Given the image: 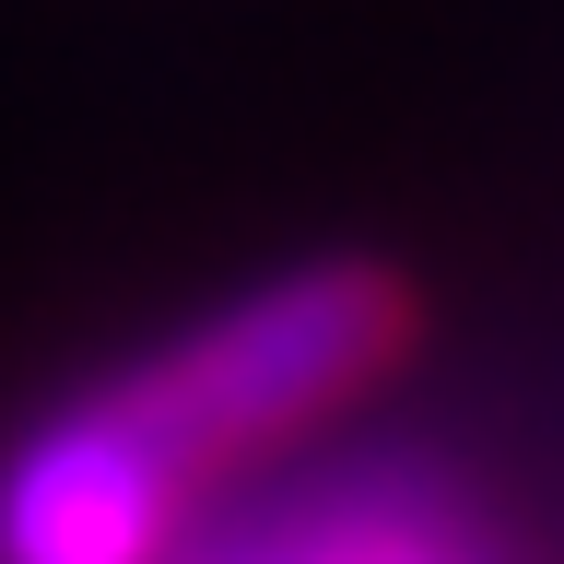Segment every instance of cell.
<instances>
[{"label":"cell","instance_id":"6da1fadb","mask_svg":"<svg viewBox=\"0 0 564 564\" xmlns=\"http://www.w3.org/2000/svg\"><path fill=\"white\" fill-rule=\"evenodd\" d=\"M423 341V282L377 247H306L282 271L212 294L176 317L165 341L106 365V388L165 435L188 470H247V458L294 447L306 423L352 412L377 377H400Z\"/></svg>","mask_w":564,"mask_h":564},{"label":"cell","instance_id":"7a4b0ae2","mask_svg":"<svg viewBox=\"0 0 564 564\" xmlns=\"http://www.w3.org/2000/svg\"><path fill=\"white\" fill-rule=\"evenodd\" d=\"M188 506L200 470L106 377L0 435V564H176Z\"/></svg>","mask_w":564,"mask_h":564},{"label":"cell","instance_id":"3957f363","mask_svg":"<svg viewBox=\"0 0 564 564\" xmlns=\"http://www.w3.org/2000/svg\"><path fill=\"white\" fill-rule=\"evenodd\" d=\"M259 564H435L412 529H352V541H294V553H259Z\"/></svg>","mask_w":564,"mask_h":564}]
</instances>
